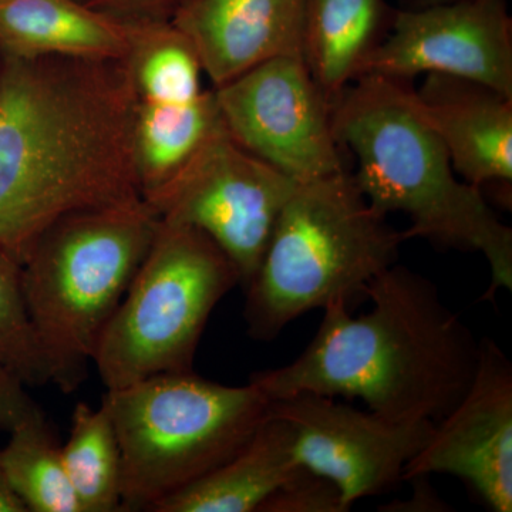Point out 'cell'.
Returning <instances> with one entry per match:
<instances>
[{"instance_id":"1","label":"cell","mask_w":512,"mask_h":512,"mask_svg":"<svg viewBox=\"0 0 512 512\" xmlns=\"http://www.w3.org/2000/svg\"><path fill=\"white\" fill-rule=\"evenodd\" d=\"M127 59L0 57V251L73 212L140 200Z\"/></svg>"},{"instance_id":"2","label":"cell","mask_w":512,"mask_h":512,"mask_svg":"<svg viewBox=\"0 0 512 512\" xmlns=\"http://www.w3.org/2000/svg\"><path fill=\"white\" fill-rule=\"evenodd\" d=\"M372 309L326 306L315 338L289 365L255 372L269 402L298 393L360 399L396 421H437L470 389L481 340L451 311L429 278L396 264L366 292Z\"/></svg>"},{"instance_id":"3","label":"cell","mask_w":512,"mask_h":512,"mask_svg":"<svg viewBox=\"0 0 512 512\" xmlns=\"http://www.w3.org/2000/svg\"><path fill=\"white\" fill-rule=\"evenodd\" d=\"M413 82L365 74L332 101L336 141L356 161L353 174L367 201L382 214L407 215L406 241L478 252L494 301L512 291V229L497 217L484 191L458 177L446 147L420 116Z\"/></svg>"},{"instance_id":"4","label":"cell","mask_w":512,"mask_h":512,"mask_svg":"<svg viewBox=\"0 0 512 512\" xmlns=\"http://www.w3.org/2000/svg\"><path fill=\"white\" fill-rule=\"evenodd\" d=\"M404 241L348 168L296 184L244 289L248 335L268 342L313 309L336 301L352 309Z\"/></svg>"},{"instance_id":"5","label":"cell","mask_w":512,"mask_h":512,"mask_svg":"<svg viewBox=\"0 0 512 512\" xmlns=\"http://www.w3.org/2000/svg\"><path fill=\"white\" fill-rule=\"evenodd\" d=\"M143 198L66 215L46 229L25 261L26 309L50 383L76 392L160 228Z\"/></svg>"},{"instance_id":"6","label":"cell","mask_w":512,"mask_h":512,"mask_svg":"<svg viewBox=\"0 0 512 512\" xmlns=\"http://www.w3.org/2000/svg\"><path fill=\"white\" fill-rule=\"evenodd\" d=\"M123 464L121 511H153L247 443L268 417L269 400L245 386L197 373H161L103 396Z\"/></svg>"},{"instance_id":"7","label":"cell","mask_w":512,"mask_h":512,"mask_svg":"<svg viewBox=\"0 0 512 512\" xmlns=\"http://www.w3.org/2000/svg\"><path fill=\"white\" fill-rule=\"evenodd\" d=\"M239 281L231 259L204 232L161 221L94 353L106 390L192 372L212 311Z\"/></svg>"},{"instance_id":"8","label":"cell","mask_w":512,"mask_h":512,"mask_svg":"<svg viewBox=\"0 0 512 512\" xmlns=\"http://www.w3.org/2000/svg\"><path fill=\"white\" fill-rule=\"evenodd\" d=\"M296 183L245 150L218 124L200 147L143 200L161 221L210 237L247 288Z\"/></svg>"},{"instance_id":"9","label":"cell","mask_w":512,"mask_h":512,"mask_svg":"<svg viewBox=\"0 0 512 512\" xmlns=\"http://www.w3.org/2000/svg\"><path fill=\"white\" fill-rule=\"evenodd\" d=\"M214 90L229 134L296 184L346 170L332 103L302 56L266 60Z\"/></svg>"},{"instance_id":"10","label":"cell","mask_w":512,"mask_h":512,"mask_svg":"<svg viewBox=\"0 0 512 512\" xmlns=\"http://www.w3.org/2000/svg\"><path fill=\"white\" fill-rule=\"evenodd\" d=\"M127 57L136 92L134 146L141 195L163 184L221 123L200 57L170 20L131 22Z\"/></svg>"},{"instance_id":"11","label":"cell","mask_w":512,"mask_h":512,"mask_svg":"<svg viewBox=\"0 0 512 512\" xmlns=\"http://www.w3.org/2000/svg\"><path fill=\"white\" fill-rule=\"evenodd\" d=\"M269 414L289 424L298 463L336 484L348 511L402 481L436 424L386 419L315 393L272 400Z\"/></svg>"},{"instance_id":"12","label":"cell","mask_w":512,"mask_h":512,"mask_svg":"<svg viewBox=\"0 0 512 512\" xmlns=\"http://www.w3.org/2000/svg\"><path fill=\"white\" fill-rule=\"evenodd\" d=\"M430 73L476 80L512 97V18L507 0L397 9L392 30L360 76L413 82Z\"/></svg>"},{"instance_id":"13","label":"cell","mask_w":512,"mask_h":512,"mask_svg":"<svg viewBox=\"0 0 512 512\" xmlns=\"http://www.w3.org/2000/svg\"><path fill=\"white\" fill-rule=\"evenodd\" d=\"M430 474L461 478L491 510L512 511V366L494 340L481 339L470 389L434 424L403 480Z\"/></svg>"},{"instance_id":"14","label":"cell","mask_w":512,"mask_h":512,"mask_svg":"<svg viewBox=\"0 0 512 512\" xmlns=\"http://www.w3.org/2000/svg\"><path fill=\"white\" fill-rule=\"evenodd\" d=\"M305 0H181L170 22L200 57L212 87L302 52Z\"/></svg>"},{"instance_id":"15","label":"cell","mask_w":512,"mask_h":512,"mask_svg":"<svg viewBox=\"0 0 512 512\" xmlns=\"http://www.w3.org/2000/svg\"><path fill=\"white\" fill-rule=\"evenodd\" d=\"M412 86L414 107L446 147L461 180L484 191L512 185V97L476 80L430 73Z\"/></svg>"},{"instance_id":"16","label":"cell","mask_w":512,"mask_h":512,"mask_svg":"<svg viewBox=\"0 0 512 512\" xmlns=\"http://www.w3.org/2000/svg\"><path fill=\"white\" fill-rule=\"evenodd\" d=\"M133 25L82 0H0V57L124 60Z\"/></svg>"},{"instance_id":"17","label":"cell","mask_w":512,"mask_h":512,"mask_svg":"<svg viewBox=\"0 0 512 512\" xmlns=\"http://www.w3.org/2000/svg\"><path fill=\"white\" fill-rule=\"evenodd\" d=\"M301 468L291 427L268 414L234 456L151 512H258Z\"/></svg>"},{"instance_id":"18","label":"cell","mask_w":512,"mask_h":512,"mask_svg":"<svg viewBox=\"0 0 512 512\" xmlns=\"http://www.w3.org/2000/svg\"><path fill=\"white\" fill-rule=\"evenodd\" d=\"M396 15L389 0H305L301 56L330 103L362 74Z\"/></svg>"},{"instance_id":"19","label":"cell","mask_w":512,"mask_h":512,"mask_svg":"<svg viewBox=\"0 0 512 512\" xmlns=\"http://www.w3.org/2000/svg\"><path fill=\"white\" fill-rule=\"evenodd\" d=\"M64 470L82 512H120L123 464L107 403L74 407L69 439L62 446Z\"/></svg>"},{"instance_id":"20","label":"cell","mask_w":512,"mask_h":512,"mask_svg":"<svg viewBox=\"0 0 512 512\" xmlns=\"http://www.w3.org/2000/svg\"><path fill=\"white\" fill-rule=\"evenodd\" d=\"M0 461L28 512H82L66 470L62 446L40 407L9 431Z\"/></svg>"},{"instance_id":"21","label":"cell","mask_w":512,"mask_h":512,"mask_svg":"<svg viewBox=\"0 0 512 512\" xmlns=\"http://www.w3.org/2000/svg\"><path fill=\"white\" fill-rule=\"evenodd\" d=\"M0 365L28 387L50 384L49 369L28 309L22 286V264L0 251Z\"/></svg>"},{"instance_id":"22","label":"cell","mask_w":512,"mask_h":512,"mask_svg":"<svg viewBox=\"0 0 512 512\" xmlns=\"http://www.w3.org/2000/svg\"><path fill=\"white\" fill-rule=\"evenodd\" d=\"M336 484L302 467L278 488L258 512H346Z\"/></svg>"},{"instance_id":"23","label":"cell","mask_w":512,"mask_h":512,"mask_svg":"<svg viewBox=\"0 0 512 512\" xmlns=\"http://www.w3.org/2000/svg\"><path fill=\"white\" fill-rule=\"evenodd\" d=\"M26 387L15 373L0 365V433H9L39 407Z\"/></svg>"},{"instance_id":"24","label":"cell","mask_w":512,"mask_h":512,"mask_svg":"<svg viewBox=\"0 0 512 512\" xmlns=\"http://www.w3.org/2000/svg\"><path fill=\"white\" fill-rule=\"evenodd\" d=\"M86 5L127 22L170 20L181 0H82Z\"/></svg>"},{"instance_id":"25","label":"cell","mask_w":512,"mask_h":512,"mask_svg":"<svg viewBox=\"0 0 512 512\" xmlns=\"http://www.w3.org/2000/svg\"><path fill=\"white\" fill-rule=\"evenodd\" d=\"M0 512H28L25 504L10 485L8 476L3 470L2 461H0Z\"/></svg>"},{"instance_id":"26","label":"cell","mask_w":512,"mask_h":512,"mask_svg":"<svg viewBox=\"0 0 512 512\" xmlns=\"http://www.w3.org/2000/svg\"><path fill=\"white\" fill-rule=\"evenodd\" d=\"M466 2V0H396V8L402 10H419L434 8V6L451 5V3Z\"/></svg>"}]
</instances>
